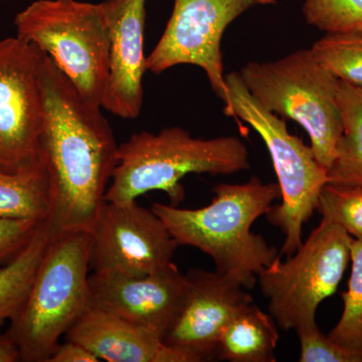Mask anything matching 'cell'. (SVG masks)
<instances>
[{
    "label": "cell",
    "instance_id": "1",
    "mask_svg": "<svg viewBox=\"0 0 362 362\" xmlns=\"http://www.w3.org/2000/svg\"><path fill=\"white\" fill-rule=\"evenodd\" d=\"M42 148L51 182L52 235L89 232L117 165L115 136L100 107L83 99L45 54L40 70Z\"/></svg>",
    "mask_w": 362,
    "mask_h": 362
},
{
    "label": "cell",
    "instance_id": "2",
    "mask_svg": "<svg viewBox=\"0 0 362 362\" xmlns=\"http://www.w3.org/2000/svg\"><path fill=\"white\" fill-rule=\"evenodd\" d=\"M211 204L197 209L152 204L151 211L165 223L178 246L201 250L213 259L216 270L245 289H252L264 269L281 256L265 238L252 233L255 221L281 199L278 183L258 177L243 185H216Z\"/></svg>",
    "mask_w": 362,
    "mask_h": 362
},
{
    "label": "cell",
    "instance_id": "3",
    "mask_svg": "<svg viewBox=\"0 0 362 362\" xmlns=\"http://www.w3.org/2000/svg\"><path fill=\"white\" fill-rule=\"evenodd\" d=\"M117 159L105 201L118 204L160 190L168 195L169 204L178 206L185 197L180 183L185 176L233 175L251 168L249 150L240 138L202 139L180 127L157 134L134 133L119 145Z\"/></svg>",
    "mask_w": 362,
    "mask_h": 362
},
{
    "label": "cell",
    "instance_id": "4",
    "mask_svg": "<svg viewBox=\"0 0 362 362\" xmlns=\"http://www.w3.org/2000/svg\"><path fill=\"white\" fill-rule=\"evenodd\" d=\"M89 232L52 235L28 300L6 334L21 361L47 362L59 339L89 307Z\"/></svg>",
    "mask_w": 362,
    "mask_h": 362
},
{
    "label": "cell",
    "instance_id": "5",
    "mask_svg": "<svg viewBox=\"0 0 362 362\" xmlns=\"http://www.w3.org/2000/svg\"><path fill=\"white\" fill-rule=\"evenodd\" d=\"M226 116L240 119L251 126L270 153L282 202L272 206L266 216L284 233L281 256H291L303 243L304 223L318 209L321 192L328 183L327 170L317 160L312 147L288 131L284 119L267 110L255 99L240 73L226 75Z\"/></svg>",
    "mask_w": 362,
    "mask_h": 362
},
{
    "label": "cell",
    "instance_id": "6",
    "mask_svg": "<svg viewBox=\"0 0 362 362\" xmlns=\"http://www.w3.org/2000/svg\"><path fill=\"white\" fill-rule=\"evenodd\" d=\"M240 75L264 108L296 121L306 130L317 160L328 170L342 134L337 101L339 78L316 59L311 49L275 62H250Z\"/></svg>",
    "mask_w": 362,
    "mask_h": 362
},
{
    "label": "cell",
    "instance_id": "7",
    "mask_svg": "<svg viewBox=\"0 0 362 362\" xmlns=\"http://www.w3.org/2000/svg\"><path fill=\"white\" fill-rule=\"evenodd\" d=\"M16 37L37 45L87 103L102 108L109 77V33L101 4L37 0L14 18Z\"/></svg>",
    "mask_w": 362,
    "mask_h": 362
},
{
    "label": "cell",
    "instance_id": "8",
    "mask_svg": "<svg viewBox=\"0 0 362 362\" xmlns=\"http://www.w3.org/2000/svg\"><path fill=\"white\" fill-rule=\"evenodd\" d=\"M354 238L325 218L285 261L281 256L259 274L268 310L283 330L316 323L324 300L337 292L351 259Z\"/></svg>",
    "mask_w": 362,
    "mask_h": 362
},
{
    "label": "cell",
    "instance_id": "9",
    "mask_svg": "<svg viewBox=\"0 0 362 362\" xmlns=\"http://www.w3.org/2000/svg\"><path fill=\"white\" fill-rule=\"evenodd\" d=\"M45 52L18 37L0 40V171L44 168L40 70Z\"/></svg>",
    "mask_w": 362,
    "mask_h": 362
},
{
    "label": "cell",
    "instance_id": "10",
    "mask_svg": "<svg viewBox=\"0 0 362 362\" xmlns=\"http://www.w3.org/2000/svg\"><path fill=\"white\" fill-rule=\"evenodd\" d=\"M275 0H175L173 14L153 51L146 58L147 71L159 75L180 65L206 71L211 89L223 103L228 87L223 75L221 37L240 14Z\"/></svg>",
    "mask_w": 362,
    "mask_h": 362
},
{
    "label": "cell",
    "instance_id": "11",
    "mask_svg": "<svg viewBox=\"0 0 362 362\" xmlns=\"http://www.w3.org/2000/svg\"><path fill=\"white\" fill-rule=\"evenodd\" d=\"M90 235V268L127 277L162 270L180 247L161 218L136 202H105Z\"/></svg>",
    "mask_w": 362,
    "mask_h": 362
},
{
    "label": "cell",
    "instance_id": "12",
    "mask_svg": "<svg viewBox=\"0 0 362 362\" xmlns=\"http://www.w3.org/2000/svg\"><path fill=\"white\" fill-rule=\"evenodd\" d=\"M187 295V275L173 262L142 277L96 272L89 276V306L156 331L163 339L177 320Z\"/></svg>",
    "mask_w": 362,
    "mask_h": 362
},
{
    "label": "cell",
    "instance_id": "13",
    "mask_svg": "<svg viewBox=\"0 0 362 362\" xmlns=\"http://www.w3.org/2000/svg\"><path fill=\"white\" fill-rule=\"evenodd\" d=\"M187 277V302L163 340L192 362L204 361L216 356L226 326L252 303V297L239 283L216 270L192 269Z\"/></svg>",
    "mask_w": 362,
    "mask_h": 362
},
{
    "label": "cell",
    "instance_id": "14",
    "mask_svg": "<svg viewBox=\"0 0 362 362\" xmlns=\"http://www.w3.org/2000/svg\"><path fill=\"white\" fill-rule=\"evenodd\" d=\"M146 0L101 2L109 33V77L102 108L123 119L139 116L143 78Z\"/></svg>",
    "mask_w": 362,
    "mask_h": 362
},
{
    "label": "cell",
    "instance_id": "15",
    "mask_svg": "<svg viewBox=\"0 0 362 362\" xmlns=\"http://www.w3.org/2000/svg\"><path fill=\"white\" fill-rule=\"evenodd\" d=\"M66 340L84 345L100 361L192 362L156 331L93 306L66 333Z\"/></svg>",
    "mask_w": 362,
    "mask_h": 362
},
{
    "label": "cell",
    "instance_id": "16",
    "mask_svg": "<svg viewBox=\"0 0 362 362\" xmlns=\"http://www.w3.org/2000/svg\"><path fill=\"white\" fill-rule=\"evenodd\" d=\"M278 340L273 317L252 302L226 326L216 356L230 362H274Z\"/></svg>",
    "mask_w": 362,
    "mask_h": 362
},
{
    "label": "cell",
    "instance_id": "17",
    "mask_svg": "<svg viewBox=\"0 0 362 362\" xmlns=\"http://www.w3.org/2000/svg\"><path fill=\"white\" fill-rule=\"evenodd\" d=\"M52 237L49 218L40 221L26 246L0 266V327L13 320L28 300Z\"/></svg>",
    "mask_w": 362,
    "mask_h": 362
},
{
    "label": "cell",
    "instance_id": "18",
    "mask_svg": "<svg viewBox=\"0 0 362 362\" xmlns=\"http://www.w3.org/2000/svg\"><path fill=\"white\" fill-rule=\"evenodd\" d=\"M337 101L342 134L327 170L328 183L362 187V87L339 80Z\"/></svg>",
    "mask_w": 362,
    "mask_h": 362
},
{
    "label": "cell",
    "instance_id": "19",
    "mask_svg": "<svg viewBox=\"0 0 362 362\" xmlns=\"http://www.w3.org/2000/svg\"><path fill=\"white\" fill-rule=\"evenodd\" d=\"M52 209L51 182L47 168L18 173L0 171V216L44 221Z\"/></svg>",
    "mask_w": 362,
    "mask_h": 362
},
{
    "label": "cell",
    "instance_id": "20",
    "mask_svg": "<svg viewBox=\"0 0 362 362\" xmlns=\"http://www.w3.org/2000/svg\"><path fill=\"white\" fill-rule=\"evenodd\" d=\"M311 51L335 77L362 87V32L326 33Z\"/></svg>",
    "mask_w": 362,
    "mask_h": 362
},
{
    "label": "cell",
    "instance_id": "21",
    "mask_svg": "<svg viewBox=\"0 0 362 362\" xmlns=\"http://www.w3.org/2000/svg\"><path fill=\"white\" fill-rule=\"evenodd\" d=\"M351 274L342 293L343 311L328 337L354 351L362 352V242L352 239Z\"/></svg>",
    "mask_w": 362,
    "mask_h": 362
},
{
    "label": "cell",
    "instance_id": "22",
    "mask_svg": "<svg viewBox=\"0 0 362 362\" xmlns=\"http://www.w3.org/2000/svg\"><path fill=\"white\" fill-rule=\"evenodd\" d=\"M317 211L322 218L337 223L354 240L362 242V187L327 183Z\"/></svg>",
    "mask_w": 362,
    "mask_h": 362
},
{
    "label": "cell",
    "instance_id": "23",
    "mask_svg": "<svg viewBox=\"0 0 362 362\" xmlns=\"http://www.w3.org/2000/svg\"><path fill=\"white\" fill-rule=\"evenodd\" d=\"M307 23L326 33L362 32V0H306Z\"/></svg>",
    "mask_w": 362,
    "mask_h": 362
},
{
    "label": "cell",
    "instance_id": "24",
    "mask_svg": "<svg viewBox=\"0 0 362 362\" xmlns=\"http://www.w3.org/2000/svg\"><path fill=\"white\" fill-rule=\"evenodd\" d=\"M295 331L300 342V362H362V352L333 341L319 330L317 323L301 326Z\"/></svg>",
    "mask_w": 362,
    "mask_h": 362
},
{
    "label": "cell",
    "instance_id": "25",
    "mask_svg": "<svg viewBox=\"0 0 362 362\" xmlns=\"http://www.w3.org/2000/svg\"><path fill=\"white\" fill-rule=\"evenodd\" d=\"M40 221L0 216V266L13 259L26 246Z\"/></svg>",
    "mask_w": 362,
    "mask_h": 362
},
{
    "label": "cell",
    "instance_id": "26",
    "mask_svg": "<svg viewBox=\"0 0 362 362\" xmlns=\"http://www.w3.org/2000/svg\"><path fill=\"white\" fill-rule=\"evenodd\" d=\"M95 354L80 343L66 340L57 346L47 362H99Z\"/></svg>",
    "mask_w": 362,
    "mask_h": 362
},
{
    "label": "cell",
    "instance_id": "27",
    "mask_svg": "<svg viewBox=\"0 0 362 362\" xmlns=\"http://www.w3.org/2000/svg\"><path fill=\"white\" fill-rule=\"evenodd\" d=\"M21 361L20 349L6 333L0 334V362Z\"/></svg>",
    "mask_w": 362,
    "mask_h": 362
}]
</instances>
